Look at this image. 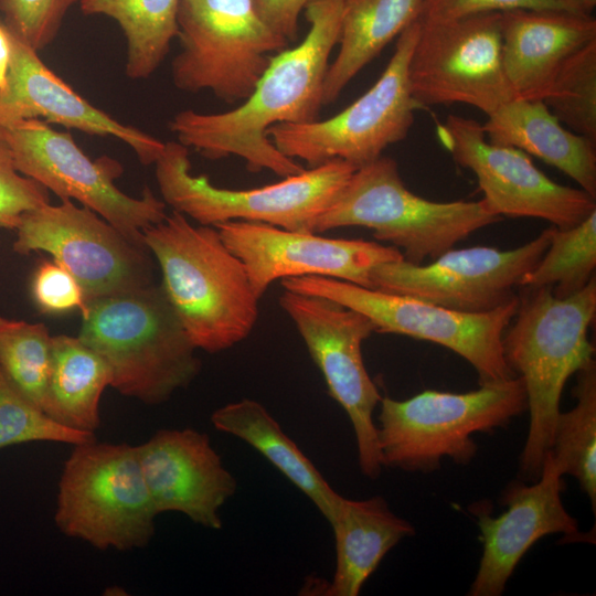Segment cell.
Instances as JSON below:
<instances>
[{
    "instance_id": "6da1fadb",
    "label": "cell",
    "mask_w": 596,
    "mask_h": 596,
    "mask_svg": "<svg viewBox=\"0 0 596 596\" xmlns=\"http://www.w3.org/2000/svg\"><path fill=\"white\" fill-rule=\"evenodd\" d=\"M343 0H309L304 14L310 28L295 47L272 57L252 94L236 108L204 114L181 110L169 121L178 142L217 160L235 156L251 172L287 178L305 170L267 137L276 124L319 119L330 55L338 44Z\"/></svg>"
},
{
    "instance_id": "7a4b0ae2",
    "label": "cell",
    "mask_w": 596,
    "mask_h": 596,
    "mask_svg": "<svg viewBox=\"0 0 596 596\" xmlns=\"http://www.w3.org/2000/svg\"><path fill=\"white\" fill-rule=\"evenodd\" d=\"M161 270V286L196 349L227 350L246 339L258 318V298L243 262L217 228L193 225L172 211L143 231Z\"/></svg>"
},
{
    "instance_id": "3957f363",
    "label": "cell",
    "mask_w": 596,
    "mask_h": 596,
    "mask_svg": "<svg viewBox=\"0 0 596 596\" xmlns=\"http://www.w3.org/2000/svg\"><path fill=\"white\" fill-rule=\"evenodd\" d=\"M521 288L502 350L509 368L525 385L530 424L519 468L523 480L533 482L552 446L565 383L593 360L587 331L596 316V278L566 298L555 297L551 286Z\"/></svg>"
},
{
    "instance_id": "277c9868",
    "label": "cell",
    "mask_w": 596,
    "mask_h": 596,
    "mask_svg": "<svg viewBox=\"0 0 596 596\" xmlns=\"http://www.w3.org/2000/svg\"><path fill=\"white\" fill-rule=\"evenodd\" d=\"M77 336L110 370V386L147 405L167 402L201 370L195 345L160 285L86 301Z\"/></svg>"
},
{
    "instance_id": "5b68a950",
    "label": "cell",
    "mask_w": 596,
    "mask_h": 596,
    "mask_svg": "<svg viewBox=\"0 0 596 596\" xmlns=\"http://www.w3.org/2000/svg\"><path fill=\"white\" fill-rule=\"evenodd\" d=\"M377 417L383 467L433 472L445 457L460 465L477 454L471 435L501 428L528 409L520 376L466 393L423 391L398 401L384 396Z\"/></svg>"
},
{
    "instance_id": "8992f818",
    "label": "cell",
    "mask_w": 596,
    "mask_h": 596,
    "mask_svg": "<svg viewBox=\"0 0 596 596\" xmlns=\"http://www.w3.org/2000/svg\"><path fill=\"white\" fill-rule=\"evenodd\" d=\"M482 201L436 202L404 184L397 162L381 156L356 169L315 224V233L360 226L412 264L435 259L471 233L500 221Z\"/></svg>"
},
{
    "instance_id": "52a82bcc",
    "label": "cell",
    "mask_w": 596,
    "mask_h": 596,
    "mask_svg": "<svg viewBox=\"0 0 596 596\" xmlns=\"http://www.w3.org/2000/svg\"><path fill=\"white\" fill-rule=\"evenodd\" d=\"M73 447L58 480L57 529L98 550L147 546L155 535L158 513L136 446L95 439Z\"/></svg>"
},
{
    "instance_id": "ba28073f",
    "label": "cell",
    "mask_w": 596,
    "mask_h": 596,
    "mask_svg": "<svg viewBox=\"0 0 596 596\" xmlns=\"http://www.w3.org/2000/svg\"><path fill=\"white\" fill-rule=\"evenodd\" d=\"M190 168L189 148L166 142L155 162V174L162 201L172 211L201 225L246 221L301 232H313L319 216L356 170L334 160L274 184L232 190L213 185L205 175H192Z\"/></svg>"
},
{
    "instance_id": "9c48e42d",
    "label": "cell",
    "mask_w": 596,
    "mask_h": 596,
    "mask_svg": "<svg viewBox=\"0 0 596 596\" xmlns=\"http://www.w3.org/2000/svg\"><path fill=\"white\" fill-rule=\"evenodd\" d=\"M171 62L173 85L187 93L210 91L227 104L245 100L274 53L289 42L258 15L253 0H180Z\"/></svg>"
},
{
    "instance_id": "30bf717a",
    "label": "cell",
    "mask_w": 596,
    "mask_h": 596,
    "mask_svg": "<svg viewBox=\"0 0 596 596\" xmlns=\"http://www.w3.org/2000/svg\"><path fill=\"white\" fill-rule=\"evenodd\" d=\"M418 31L416 19L397 36L379 79L342 111L324 120L273 125L267 137L284 156L309 168L341 160L359 169L380 158L389 146L407 137L415 111L425 108L414 98L408 79Z\"/></svg>"
},
{
    "instance_id": "8fae6325",
    "label": "cell",
    "mask_w": 596,
    "mask_h": 596,
    "mask_svg": "<svg viewBox=\"0 0 596 596\" xmlns=\"http://www.w3.org/2000/svg\"><path fill=\"white\" fill-rule=\"evenodd\" d=\"M280 283L285 290L322 296L362 312L374 332L407 336L451 350L472 365L479 384L517 376L504 359L502 337L519 298L492 311L470 313L329 277L305 276Z\"/></svg>"
},
{
    "instance_id": "7c38bea8",
    "label": "cell",
    "mask_w": 596,
    "mask_h": 596,
    "mask_svg": "<svg viewBox=\"0 0 596 596\" xmlns=\"http://www.w3.org/2000/svg\"><path fill=\"white\" fill-rule=\"evenodd\" d=\"M20 173L42 184L60 200L77 201L96 212L134 243L146 246L143 231L167 216V204L149 187L140 198L115 185L121 164L107 156L92 160L70 132L25 118L0 128ZM147 247V246H146Z\"/></svg>"
},
{
    "instance_id": "4fadbf2b",
    "label": "cell",
    "mask_w": 596,
    "mask_h": 596,
    "mask_svg": "<svg viewBox=\"0 0 596 596\" xmlns=\"http://www.w3.org/2000/svg\"><path fill=\"white\" fill-rule=\"evenodd\" d=\"M279 305L292 320L330 396L352 425L361 472L380 477L383 465L373 413L381 402L377 386L364 365L362 344L374 332L362 312L329 298L285 290Z\"/></svg>"
},
{
    "instance_id": "5bb4252c",
    "label": "cell",
    "mask_w": 596,
    "mask_h": 596,
    "mask_svg": "<svg viewBox=\"0 0 596 596\" xmlns=\"http://www.w3.org/2000/svg\"><path fill=\"white\" fill-rule=\"evenodd\" d=\"M13 251L46 252L79 283L87 300L153 284L148 247L127 238L96 212L72 200L22 215Z\"/></svg>"
},
{
    "instance_id": "9a60e30c",
    "label": "cell",
    "mask_w": 596,
    "mask_h": 596,
    "mask_svg": "<svg viewBox=\"0 0 596 596\" xmlns=\"http://www.w3.org/2000/svg\"><path fill=\"white\" fill-rule=\"evenodd\" d=\"M501 12L421 21L409 64L414 98L429 105L466 104L487 116L514 99L501 61Z\"/></svg>"
},
{
    "instance_id": "2e32d148",
    "label": "cell",
    "mask_w": 596,
    "mask_h": 596,
    "mask_svg": "<svg viewBox=\"0 0 596 596\" xmlns=\"http://www.w3.org/2000/svg\"><path fill=\"white\" fill-rule=\"evenodd\" d=\"M437 136L456 163L476 175L481 201L493 215L541 219L567 228L596 211V198L551 180L524 151L487 141L475 119L450 114L437 125Z\"/></svg>"
},
{
    "instance_id": "e0dca14e",
    "label": "cell",
    "mask_w": 596,
    "mask_h": 596,
    "mask_svg": "<svg viewBox=\"0 0 596 596\" xmlns=\"http://www.w3.org/2000/svg\"><path fill=\"white\" fill-rule=\"evenodd\" d=\"M551 228L509 251L488 246L448 249L433 263L386 262L371 272L372 288L480 313L517 300L515 288L550 245Z\"/></svg>"
},
{
    "instance_id": "ac0fdd59",
    "label": "cell",
    "mask_w": 596,
    "mask_h": 596,
    "mask_svg": "<svg viewBox=\"0 0 596 596\" xmlns=\"http://www.w3.org/2000/svg\"><path fill=\"white\" fill-rule=\"evenodd\" d=\"M225 245L244 264L258 299L276 280L320 276L372 288L371 272L404 259L401 251L376 242L329 238L315 232L230 221L215 226Z\"/></svg>"
},
{
    "instance_id": "d6986e66",
    "label": "cell",
    "mask_w": 596,
    "mask_h": 596,
    "mask_svg": "<svg viewBox=\"0 0 596 596\" xmlns=\"http://www.w3.org/2000/svg\"><path fill=\"white\" fill-rule=\"evenodd\" d=\"M136 448L158 514L179 512L206 529L222 528L220 511L236 492L237 481L207 434L160 429Z\"/></svg>"
},
{
    "instance_id": "ffe728a7",
    "label": "cell",
    "mask_w": 596,
    "mask_h": 596,
    "mask_svg": "<svg viewBox=\"0 0 596 596\" xmlns=\"http://www.w3.org/2000/svg\"><path fill=\"white\" fill-rule=\"evenodd\" d=\"M562 477L547 451L534 483L508 487L503 494L505 511L493 518L476 507L472 513L478 519L482 555L469 596L501 595L521 558L543 536L578 534L577 521L561 499Z\"/></svg>"
},
{
    "instance_id": "44dd1931",
    "label": "cell",
    "mask_w": 596,
    "mask_h": 596,
    "mask_svg": "<svg viewBox=\"0 0 596 596\" xmlns=\"http://www.w3.org/2000/svg\"><path fill=\"white\" fill-rule=\"evenodd\" d=\"M10 40L7 85L0 92V106L9 124L42 117L45 123L58 124L88 135L115 137L128 145L142 164H155L166 142L136 127L121 124L93 106L50 70L40 58L39 52L11 34Z\"/></svg>"
},
{
    "instance_id": "7402d4cb",
    "label": "cell",
    "mask_w": 596,
    "mask_h": 596,
    "mask_svg": "<svg viewBox=\"0 0 596 596\" xmlns=\"http://www.w3.org/2000/svg\"><path fill=\"white\" fill-rule=\"evenodd\" d=\"M503 73L519 99H542L564 61L596 40L592 14L566 10L501 12Z\"/></svg>"
},
{
    "instance_id": "603a6c76",
    "label": "cell",
    "mask_w": 596,
    "mask_h": 596,
    "mask_svg": "<svg viewBox=\"0 0 596 596\" xmlns=\"http://www.w3.org/2000/svg\"><path fill=\"white\" fill-rule=\"evenodd\" d=\"M328 522L334 534L336 570L331 582L307 589L312 595L358 596L385 555L415 533L381 496L364 500L340 496Z\"/></svg>"
},
{
    "instance_id": "cb8c5ba5",
    "label": "cell",
    "mask_w": 596,
    "mask_h": 596,
    "mask_svg": "<svg viewBox=\"0 0 596 596\" xmlns=\"http://www.w3.org/2000/svg\"><path fill=\"white\" fill-rule=\"evenodd\" d=\"M482 126L491 143L540 158L596 198V141L566 129L542 99H511Z\"/></svg>"
},
{
    "instance_id": "d4e9b609",
    "label": "cell",
    "mask_w": 596,
    "mask_h": 596,
    "mask_svg": "<svg viewBox=\"0 0 596 596\" xmlns=\"http://www.w3.org/2000/svg\"><path fill=\"white\" fill-rule=\"evenodd\" d=\"M215 429L245 441L318 508L328 521L341 494L281 429L267 408L252 398L227 403L211 415Z\"/></svg>"
},
{
    "instance_id": "484cf974",
    "label": "cell",
    "mask_w": 596,
    "mask_h": 596,
    "mask_svg": "<svg viewBox=\"0 0 596 596\" xmlns=\"http://www.w3.org/2000/svg\"><path fill=\"white\" fill-rule=\"evenodd\" d=\"M423 0H343L339 50L329 63L322 104L333 103L349 82L414 20Z\"/></svg>"
},
{
    "instance_id": "4316f807",
    "label": "cell",
    "mask_w": 596,
    "mask_h": 596,
    "mask_svg": "<svg viewBox=\"0 0 596 596\" xmlns=\"http://www.w3.org/2000/svg\"><path fill=\"white\" fill-rule=\"evenodd\" d=\"M106 362L78 337L52 336L44 412L62 426L95 433L100 426L99 402L110 386Z\"/></svg>"
},
{
    "instance_id": "83f0119b",
    "label": "cell",
    "mask_w": 596,
    "mask_h": 596,
    "mask_svg": "<svg viewBox=\"0 0 596 596\" xmlns=\"http://www.w3.org/2000/svg\"><path fill=\"white\" fill-rule=\"evenodd\" d=\"M180 0H81L86 15H106L126 40L125 73L130 79L150 77L167 57L178 36Z\"/></svg>"
},
{
    "instance_id": "f1b7e54d",
    "label": "cell",
    "mask_w": 596,
    "mask_h": 596,
    "mask_svg": "<svg viewBox=\"0 0 596 596\" xmlns=\"http://www.w3.org/2000/svg\"><path fill=\"white\" fill-rule=\"evenodd\" d=\"M573 390L576 405L560 412L549 450L562 475L574 477L596 511V363L590 360L577 372Z\"/></svg>"
},
{
    "instance_id": "f546056e",
    "label": "cell",
    "mask_w": 596,
    "mask_h": 596,
    "mask_svg": "<svg viewBox=\"0 0 596 596\" xmlns=\"http://www.w3.org/2000/svg\"><path fill=\"white\" fill-rule=\"evenodd\" d=\"M550 245L520 287L551 286L557 298L582 290L596 267V211L575 226H552Z\"/></svg>"
},
{
    "instance_id": "4dcf8cb0",
    "label": "cell",
    "mask_w": 596,
    "mask_h": 596,
    "mask_svg": "<svg viewBox=\"0 0 596 596\" xmlns=\"http://www.w3.org/2000/svg\"><path fill=\"white\" fill-rule=\"evenodd\" d=\"M51 340L52 336L44 323L0 317V370L23 396L43 412Z\"/></svg>"
},
{
    "instance_id": "1f68e13d",
    "label": "cell",
    "mask_w": 596,
    "mask_h": 596,
    "mask_svg": "<svg viewBox=\"0 0 596 596\" xmlns=\"http://www.w3.org/2000/svg\"><path fill=\"white\" fill-rule=\"evenodd\" d=\"M542 100L570 130L596 141V40L564 61Z\"/></svg>"
},
{
    "instance_id": "d6a6232c",
    "label": "cell",
    "mask_w": 596,
    "mask_h": 596,
    "mask_svg": "<svg viewBox=\"0 0 596 596\" xmlns=\"http://www.w3.org/2000/svg\"><path fill=\"white\" fill-rule=\"evenodd\" d=\"M96 439L62 426L23 396L0 370V449L25 443L51 441L79 445Z\"/></svg>"
},
{
    "instance_id": "836d02e7",
    "label": "cell",
    "mask_w": 596,
    "mask_h": 596,
    "mask_svg": "<svg viewBox=\"0 0 596 596\" xmlns=\"http://www.w3.org/2000/svg\"><path fill=\"white\" fill-rule=\"evenodd\" d=\"M79 1L0 0V12L9 33L40 52L55 40L67 11Z\"/></svg>"
},
{
    "instance_id": "e575fe53",
    "label": "cell",
    "mask_w": 596,
    "mask_h": 596,
    "mask_svg": "<svg viewBox=\"0 0 596 596\" xmlns=\"http://www.w3.org/2000/svg\"><path fill=\"white\" fill-rule=\"evenodd\" d=\"M50 203V191L17 169L0 137V227L15 230L23 214Z\"/></svg>"
},
{
    "instance_id": "d590c367",
    "label": "cell",
    "mask_w": 596,
    "mask_h": 596,
    "mask_svg": "<svg viewBox=\"0 0 596 596\" xmlns=\"http://www.w3.org/2000/svg\"><path fill=\"white\" fill-rule=\"evenodd\" d=\"M32 297L42 312L82 311L86 297L76 278L56 260H44L32 279Z\"/></svg>"
},
{
    "instance_id": "8d00e7d4",
    "label": "cell",
    "mask_w": 596,
    "mask_h": 596,
    "mask_svg": "<svg viewBox=\"0 0 596 596\" xmlns=\"http://www.w3.org/2000/svg\"><path fill=\"white\" fill-rule=\"evenodd\" d=\"M514 9L572 11L563 0H423L417 19L445 21Z\"/></svg>"
},
{
    "instance_id": "74e56055",
    "label": "cell",
    "mask_w": 596,
    "mask_h": 596,
    "mask_svg": "<svg viewBox=\"0 0 596 596\" xmlns=\"http://www.w3.org/2000/svg\"><path fill=\"white\" fill-rule=\"evenodd\" d=\"M262 20L289 43L298 36L299 15L309 0H253Z\"/></svg>"
},
{
    "instance_id": "f35d334b",
    "label": "cell",
    "mask_w": 596,
    "mask_h": 596,
    "mask_svg": "<svg viewBox=\"0 0 596 596\" xmlns=\"http://www.w3.org/2000/svg\"><path fill=\"white\" fill-rule=\"evenodd\" d=\"M10 55H11L10 33L8 32L3 23H0V92L3 91L7 85Z\"/></svg>"
},
{
    "instance_id": "ab89813d",
    "label": "cell",
    "mask_w": 596,
    "mask_h": 596,
    "mask_svg": "<svg viewBox=\"0 0 596 596\" xmlns=\"http://www.w3.org/2000/svg\"><path fill=\"white\" fill-rule=\"evenodd\" d=\"M568 8L578 13L592 14L596 7V0H563Z\"/></svg>"
},
{
    "instance_id": "60d3db41",
    "label": "cell",
    "mask_w": 596,
    "mask_h": 596,
    "mask_svg": "<svg viewBox=\"0 0 596 596\" xmlns=\"http://www.w3.org/2000/svg\"><path fill=\"white\" fill-rule=\"evenodd\" d=\"M8 124H9V121H8V118H7L6 114H4V110L0 106V128L7 126Z\"/></svg>"
}]
</instances>
